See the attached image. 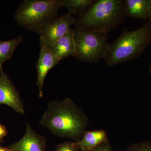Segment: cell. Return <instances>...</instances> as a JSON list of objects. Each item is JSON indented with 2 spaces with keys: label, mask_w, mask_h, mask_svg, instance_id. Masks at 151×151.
I'll return each instance as SVG.
<instances>
[{
  "label": "cell",
  "mask_w": 151,
  "mask_h": 151,
  "mask_svg": "<svg viewBox=\"0 0 151 151\" xmlns=\"http://www.w3.org/2000/svg\"><path fill=\"white\" fill-rule=\"evenodd\" d=\"M89 123L86 114L70 98L48 104L40 124L55 136L78 142Z\"/></svg>",
  "instance_id": "1"
},
{
  "label": "cell",
  "mask_w": 151,
  "mask_h": 151,
  "mask_svg": "<svg viewBox=\"0 0 151 151\" xmlns=\"http://www.w3.org/2000/svg\"><path fill=\"white\" fill-rule=\"evenodd\" d=\"M151 44V22L129 30L125 29L118 38L108 43L104 60L108 66L133 60L142 54Z\"/></svg>",
  "instance_id": "2"
},
{
  "label": "cell",
  "mask_w": 151,
  "mask_h": 151,
  "mask_svg": "<svg viewBox=\"0 0 151 151\" xmlns=\"http://www.w3.org/2000/svg\"><path fill=\"white\" fill-rule=\"evenodd\" d=\"M127 17L124 0H97L76 19L78 28L108 34Z\"/></svg>",
  "instance_id": "3"
},
{
  "label": "cell",
  "mask_w": 151,
  "mask_h": 151,
  "mask_svg": "<svg viewBox=\"0 0 151 151\" xmlns=\"http://www.w3.org/2000/svg\"><path fill=\"white\" fill-rule=\"evenodd\" d=\"M63 0H25L19 5L14 19L23 28L37 33L47 22L57 17Z\"/></svg>",
  "instance_id": "4"
},
{
  "label": "cell",
  "mask_w": 151,
  "mask_h": 151,
  "mask_svg": "<svg viewBox=\"0 0 151 151\" xmlns=\"http://www.w3.org/2000/svg\"><path fill=\"white\" fill-rule=\"evenodd\" d=\"M73 30L76 58L92 63L104 59L108 44V34L78 28Z\"/></svg>",
  "instance_id": "5"
},
{
  "label": "cell",
  "mask_w": 151,
  "mask_h": 151,
  "mask_svg": "<svg viewBox=\"0 0 151 151\" xmlns=\"http://www.w3.org/2000/svg\"><path fill=\"white\" fill-rule=\"evenodd\" d=\"M76 19L68 14L55 17L43 25L37 33L40 37V42L45 44L51 50L57 41L67 34L70 27L75 24Z\"/></svg>",
  "instance_id": "6"
},
{
  "label": "cell",
  "mask_w": 151,
  "mask_h": 151,
  "mask_svg": "<svg viewBox=\"0 0 151 151\" xmlns=\"http://www.w3.org/2000/svg\"><path fill=\"white\" fill-rule=\"evenodd\" d=\"M0 104H5L18 113H24L19 93L4 71L0 73Z\"/></svg>",
  "instance_id": "7"
},
{
  "label": "cell",
  "mask_w": 151,
  "mask_h": 151,
  "mask_svg": "<svg viewBox=\"0 0 151 151\" xmlns=\"http://www.w3.org/2000/svg\"><path fill=\"white\" fill-rule=\"evenodd\" d=\"M40 50L36 68L37 70V85L39 97L43 96L44 83L49 70L58 64V62L52 53L51 50L43 42H40Z\"/></svg>",
  "instance_id": "8"
},
{
  "label": "cell",
  "mask_w": 151,
  "mask_h": 151,
  "mask_svg": "<svg viewBox=\"0 0 151 151\" xmlns=\"http://www.w3.org/2000/svg\"><path fill=\"white\" fill-rule=\"evenodd\" d=\"M47 140L27 123L25 134L21 139L9 147L12 151H45Z\"/></svg>",
  "instance_id": "9"
},
{
  "label": "cell",
  "mask_w": 151,
  "mask_h": 151,
  "mask_svg": "<svg viewBox=\"0 0 151 151\" xmlns=\"http://www.w3.org/2000/svg\"><path fill=\"white\" fill-rule=\"evenodd\" d=\"M50 50L59 62L68 57L74 56L76 48L73 29H70L67 34L60 38Z\"/></svg>",
  "instance_id": "10"
},
{
  "label": "cell",
  "mask_w": 151,
  "mask_h": 151,
  "mask_svg": "<svg viewBox=\"0 0 151 151\" xmlns=\"http://www.w3.org/2000/svg\"><path fill=\"white\" fill-rule=\"evenodd\" d=\"M127 17L140 19L146 21L149 19L151 0H124Z\"/></svg>",
  "instance_id": "11"
},
{
  "label": "cell",
  "mask_w": 151,
  "mask_h": 151,
  "mask_svg": "<svg viewBox=\"0 0 151 151\" xmlns=\"http://www.w3.org/2000/svg\"><path fill=\"white\" fill-rule=\"evenodd\" d=\"M108 140L105 130L99 129L86 131L78 142L83 151L96 148L104 142Z\"/></svg>",
  "instance_id": "12"
},
{
  "label": "cell",
  "mask_w": 151,
  "mask_h": 151,
  "mask_svg": "<svg viewBox=\"0 0 151 151\" xmlns=\"http://www.w3.org/2000/svg\"><path fill=\"white\" fill-rule=\"evenodd\" d=\"M23 40V37L22 35L10 40H0V72L3 71V64L11 59L17 47Z\"/></svg>",
  "instance_id": "13"
},
{
  "label": "cell",
  "mask_w": 151,
  "mask_h": 151,
  "mask_svg": "<svg viewBox=\"0 0 151 151\" xmlns=\"http://www.w3.org/2000/svg\"><path fill=\"white\" fill-rule=\"evenodd\" d=\"M63 6L67 9L68 14L73 17L86 12L96 0H63Z\"/></svg>",
  "instance_id": "14"
},
{
  "label": "cell",
  "mask_w": 151,
  "mask_h": 151,
  "mask_svg": "<svg viewBox=\"0 0 151 151\" xmlns=\"http://www.w3.org/2000/svg\"><path fill=\"white\" fill-rule=\"evenodd\" d=\"M54 151H83L78 142H68L59 144Z\"/></svg>",
  "instance_id": "15"
},
{
  "label": "cell",
  "mask_w": 151,
  "mask_h": 151,
  "mask_svg": "<svg viewBox=\"0 0 151 151\" xmlns=\"http://www.w3.org/2000/svg\"><path fill=\"white\" fill-rule=\"evenodd\" d=\"M126 151H151V142H141L132 144Z\"/></svg>",
  "instance_id": "16"
},
{
  "label": "cell",
  "mask_w": 151,
  "mask_h": 151,
  "mask_svg": "<svg viewBox=\"0 0 151 151\" xmlns=\"http://www.w3.org/2000/svg\"><path fill=\"white\" fill-rule=\"evenodd\" d=\"M86 151H113L109 140L104 142L96 148Z\"/></svg>",
  "instance_id": "17"
},
{
  "label": "cell",
  "mask_w": 151,
  "mask_h": 151,
  "mask_svg": "<svg viewBox=\"0 0 151 151\" xmlns=\"http://www.w3.org/2000/svg\"><path fill=\"white\" fill-rule=\"evenodd\" d=\"M7 130L4 126L0 123V142H2L4 138L7 134Z\"/></svg>",
  "instance_id": "18"
},
{
  "label": "cell",
  "mask_w": 151,
  "mask_h": 151,
  "mask_svg": "<svg viewBox=\"0 0 151 151\" xmlns=\"http://www.w3.org/2000/svg\"><path fill=\"white\" fill-rule=\"evenodd\" d=\"M0 151H12L9 148L3 147L0 145Z\"/></svg>",
  "instance_id": "19"
},
{
  "label": "cell",
  "mask_w": 151,
  "mask_h": 151,
  "mask_svg": "<svg viewBox=\"0 0 151 151\" xmlns=\"http://www.w3.org/2000/svg\"><path fill=\"white\" fill-rule=\"evenodd\" d=\"M149 21L151 22V5L150 8V11H149Z\"/></svg>",
  "instance_id": "20"
},
{
  "label": "cell",
  "mask_w": 151,
  "mask_h": 151,
  "mask_svg": "<svg viewBox=\"0 0 151 151\" xmlns=\"http://www.w3.org/2000/svg\"><path fill=\"white\" fill-rule=\"evenodd\" d=\"M149 72L151 74V61L149 68Z\"/></svg>",
  "instance_id": "21"
}]
</instances>
